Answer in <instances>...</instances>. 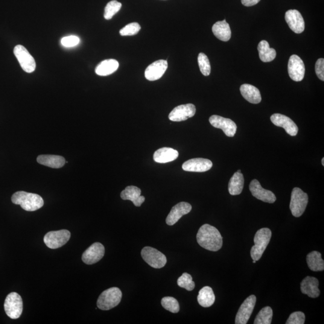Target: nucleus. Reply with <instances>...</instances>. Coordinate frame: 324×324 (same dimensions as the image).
I'll return each instance as SVG.
<instances>
[{
  "instance_id": "obj_5",
  "label": "nucleus",
  "mask_w": 324,
  "mask_h": 324,
  "mask_svg": "<svg viewBox=\"0 0 324 324\" xmlns=\"http://www.w3.org/2000/svg\"><path fill=\"white\" fill-rule=\"evenodd\" d=\"M308 204V195L302 189L295 188L291 194L290 208L294 217H300L305 212Z\"/></svg>"
},
{
  "instance_id": "obj_21",
  "label": "nucleus",
  "mask_w": 324,
  "mask_h": 324,
  "mask_svg": "<svg viewBox=\"0 0 324 324\" xmlns=\"http://www.w3.org/2000/svg\"><path fill=\"white\" fill-rule=\"evenodd\" d=\"M318 286L319 281L317 278L308 276L301 283V291L303 294L308 295L309 297L315 299L319 297L321 293Z\"/></svg>"
},
{
  "instance_id": "obj_38",
  "label": "nucleus",
  "mask_w": 324,
  "mask_h": 324,
  "mask_svg": "<svg viewBox=\"0 0 324 324\" xmlns=\"http://www.w3.org/2000/svg\"><path fill=\"white\" fill-rule=\"evenodd\" d=\"M306 317L302 312H296L290 315L286 324H304Z\"/></svg>"
},
{
  "instance_id": "obj_19",
  "label": "nucleus",
  "mask_w": 324,
  "mask_h": 324,
  "mask_svg": "<svg viewBox=\"0 0 324 324\" xmlns=\"http://www.w3.org/2000/svg\"><path fill=\"white\" fill-rule=\"evenodd\" d=\"M192 207L189 203L182 202L177 204L171 210L166 217V223L169 226L174 225L181 218L191 212Z\"/></svg>"
},
{
  "instance_id": "obj_27",
  "label": "nucleus",
  "mask_w": 324,
  "mask_h": 324,
  "mask_svg": "<svg viewBox=\"0 0 324 324\" xmlns=\"http://www.w3.org/2000/svg\"><path fill=\"white\" fill-rule=\"evenodd\" d=\"M119 67V63L117 61L114 59L105 60L96 67L95 72L96 74L105 77L111 75L116 71Z\"/></svg>"
},
{
  "instance_id": "obj_28",
  "label": "nucleus",
  "mask_w": 324,
  "mask_h": 324,
  "mask_svg": "<svg viewBox=\"0 0 324 324\" xmlns=\"http://www.w3.org/2000/svg\"><path fill=\"white\" fill-rule=\"evenodd\" d=\"M244 179L241 172H236L230 179L228 191L230 195L235 196L241 194L244 188Z\"/></svg>"
},
{
  "instance_id": "obj_10",
  "label": "nucleus",
  "mask_w": 324,
  "mask_h": 324,
  "mask_svg": "<svg viewBox=\"0 0 324 324\" xmlns=\"http://www.w3.org/2000/svg\"><path fill=\"white\" fill-rule=\"evenodd\" d=\"M256 297L254 295L247 297L242 303L236 314L235 323L236 324H246L255 308Z\"/></svg>"
},
{
  "instance_id": "obj_4",
  "label": "nucleus",
  "mask_w": 324,
  "mask_h": 324,
  "mask_svg": "<svg viewBox=\"0 0 324 324\" xmlns=\"http://www.w3.org/2000/svg\"><path fill=\"white\" fill-rule=\"evenodd\" d=\"M121 299L122 293L119 288L113 287L108 289L99 297L98 308L102 311H109L118 306Z\"/></svg>"
},
{
  "instance_id": "obj_9",
  "label": "nucleus",
  "mask_w": 324,
  "mask_h": 324,
  "mask_svg": "<svg viewBox=\"0 0 324 324\" xmlns=\"http://www.w3.org/2000/svg\"><path fill=\"white\" fill-rule=\"evenodd\" d=\"M13 52L19 61L20 67L25 72L30 74L35 71L36 68V61L24 46H16Z\"/></svg>"
},
{
  "instance_id": "obj_43",
  "label": "nucleus",
  "mask_w": 324,
  "mask_h": 324,
  "mask_svg": "<svg viewBox=\"0 0 324 324\" xmlns=\"http://www.w3.org/2000/svg\"><path fill=\"white\" fill-rule=\"evenodd\" d=\"M256 261H255V260H253V264H255V263H256Z\"/></svg>"
},
{
  "instance_id": "obj_18",
  "label": "nucleus",
  "mask_w": 324,
  "mask_h": 324,
  "mask_svg": "<svg viewBox=\"0 0 324 324\" xmlns=\"http://www.w3.org/2000/svg\"><path fill=\"white\" fill-rule=\"evenodd\" d=\"M285 20L294 33L300 34L305 30V24L303 17L297 10H288L285 13Z\"/></svg>"
},
{
  "instance_id": "obj_7",
  "label": "nucleus",
  "mask_w": 324,
  "mask_h": 324,
  "mask_svg": "<svg viewBox=\"0 0 324 324\" xmlns=\"http://www.w3.org/2000/svg\"><path fill=\"white\" fill-rule=\"evenodd\" d=\"M141 256L150 266L157 269L164 267L167 262V259L164 254L151 247L143 248Z\"/></svg>"
},
{
  "instance_id": "obj_6",
  "label": "nucleus",
  "mask_w": 324,
  "mask_h": 324,
  "mask_svg": "<svg viewBox=\"0 0 324 324\" xmlns=\"http://www.w3.org/2000/svg\"><path fill=\"white\" fill-rule=\"evenodd\" d=\"M4 311L11 319L16 320L20 317L23 311V302L21 297L16 293H11L5 300Z\"/></svg>"
},
{
  "instance_id": "obj_44",
  "label": "nucleus",
  "mask_w": 324,
  "mask_h": 324,
  "mask_svg": "<svg viewBox=\"0 0 324 324\" xmlns=\"http://www.w3.org/2000/svg\"><path fill=\"white\" fill-rule=\"evenodd\" d=\"M237 172H241V170H238Z\"/></svg>"
},
{
  "instance_id": "obj_3",
  "label": "nucleus",
  "mask_w": 324,
  "mask_h": 324,
  "mask_svg": "<svg viewBox=\"0 0 324 324\" xmlns=\"http://www.w3.org/2000/svg\"><path fill=\"white\" fill-rule=\"evenodd\" d=\"M272 232L270 229L264 227L258 230L254 237L255 245L250 250V255L253 260L258 261L261 258L268 244H269Z\"/></svg>"
},
{
  "instance_id": "obj_20",
  "label": "nucleus",
  "mask_w": 324,
  "mask_h": 324,
  "mask_svg": "<svg viewBox=\"0 0 324 324\" xmlns=\"http://www.w3.org/2000/svg\"><path fill=\"white\" fill-rule=\"evenodd\" d=\"M211 160L203 158L190 159L183 163L182 168L184 171L195 172H204L210 170L212 168Z\"/></svg>"
},
{
  "instance_id": "obj_2",
  "label": "nucleus",
  "mask_w": 324,
  "mask_h": 324,
  "mask_svg": "<svg viewBox=\"0 0 324 324\" xmlns=\"http://www.w3.org/2000/svg\"><path fill=\"white\" fill-rule=\"evenodd\" d=\"M11 201L27 212H34L44 205V201L40 195L32 193L19 191L12 195Z\"/></svg>"
},
{
  "instance_id": "obj_33",
  "label": "nucleus",
  "mask_w": 324,
  "mask_h": 324,
  "mask_svg": "<svg viewBox=\"0 0 324 324\" xmlns=\"http://www.w3.org/2000/svg\"><path fill=\"white\" fill-rule=\"evenodd\" d=\"M163 308L172 313L177 314L180 311V305L178 301L174 297H163L161 301Z\"/></svg>"
},
{
  "instance_id": "obj_14",
  "label": "nucleus",
  "mask_w": 324,
  "mask_h": 324,
  "mask_svg": "<svg viewBox=\"0 0 324 324\" xmlns=\"http://www.w3.org/2000/svg\"><path fill=\"white\" fill-rule=\"evenodd\" d=\"M196 113V107L194 105L188 104L180 105L174 108L169 113V119L172 121L180 122L194 116Z\"/></svg>"
},
{
  "instance_id": "obj_42",
  "label": "nucleus",
  "mask_w": 324,
  "mask_h": 324,
  "mask_svg": "<svg viewBox=\"0 0 324 324\" xmlns=\"http://www.w3.org/2000/svg\"><path fill=\"white\" fill-rule=\"evenodd\" d=\"M322 164L323 166H324V158H323L322 159Z\"/></svg>"
},
{
  "instance_id": "obj_40",
  "label": "nucleus",
  "mask_w": 324,
  "mask_h": 324,
  "mask_svg": "<svg viewBox=\"0 0 324 324\" xmlns=\"http://www.w3.org/2000/svg\"><path fill=\"white\" fill-rule=\"evenodd\" d=\"M315 72L318 77L321 81H324V59L320 58L318 59L315 64Z\"/></svg>"
},
{
  "instance_id": "obj_22",
  "label": "nucleus",
  "mask_w": 324,
  "mask_h": 324,
  "mask_svg": "<svg viewBox=\"0 0 324 324\" xmlns=\"http://www.w3.org/2000/svg\"><path fill=\"white\" fill-rule=\"evenodd\" d=\"M141 191L136 186H127L124 191L121 193V198L123 200L132 201L136 207H141L142 204L144 203L145 198L141 196Z\"/></svg>"
},
{
  "instance_id": "obj_36",
  "label": "nucleus",
  "mask_w": 324,
  "mask_h": 324,
  "mask_svg": "<svg viewBox=\"0 0 324 324\" xmlns=\"http://www.w3.org/2000/svg\"><path fill=\"white\" fill-rule=\"evenodd\" d=\"M198 62L201 73L204 76H209L211 73V65L208 57L205 54L200 53L198 55Z\"/></svg>"
},
{
  "instance_id": "obj_26",
  "label": "nucleus",
  "mask_w": 324,
  "mask_h": 324,
  "mask_svg": "<svg viewBox=\"0 0 324 324\" xmlns=\"http://www.w3.org/2000/svg\"><path fill=\"white\" fill-rule=\"evenodd\" d=\"M37 161L40 165L55 169L62 168L66 163L63 157L56 155H40L37 157Z\"/></svg>"
},
{
  "instance_id": "obj_25",
  "label": "nucleus",
  "mask_w": 324,
  "mask_h": 324,
  "mask_svg": "<svg viewBox=\"0 0 324 324\" xmlns=\"http://www.w3.org/2000/svg\"><path fill=\"white\" fill-rule=\"evenodd\" d=\"M212 31L215 36L223 42H227L231 37V30L226 19L215 23L213 26Z\"/></svg>"
},
{
  "instance_id": "obj_12",
  "label": "nucleus",
  "mask_w": 324,
  "mask_h": 324,
  "mask_svg": "<svg viewBox=\"0 0 324 324\" xmlns=\"http://www.w3.org/2000/svg\"><path fill=\"white\" fill-rule=\"evenodd\" d=\"M209 121L213 127L222 130L227 136L233 137L235 135L237 126L232 119L214 115L210 116Z\"/></svg>"
},
{
  "instance_id": "obj_17",
  "label": "nucleus",
  "mask_w": 324,
  "mask_h": 324,
  "mask_svg": "<svg viewBox=\"0 0 324 324\" xmlns=\"http://www.w3.org/2000/svg\"><path fill=\"white\" fill-rule=\"evenodd\" d=\"M168 61L159 60L151 64L145 71V77L147 80L154 81L159 80L164 75L168 69Z\"/></svg>"
},
{
  "instance_id": "obj_8",
  "label": "nucleus",
  "mask_w": 324,
  "mask_h": 324,
  "mask_svg": "<svg viewBox=\"0 0 324 324\" xmlns=\"http://www.w3.org/2000/svg\"><path fill=\"white\" fill-rule=\"evenodd\" d=\"M69 230L62 229L57 231L49 232L44 236L45 244L51 249H56L65 245L71 238Z\"/></svg>"
},
{
  "instance_id": "obj_32",
  "label": "nucleus",
  "mask_w": 324,
  "mask_h": 324,
  "mask_svg": "<svg viewBox=\"0 0 324 324\" xmlns=\"http://www.w3.org/2000/svg\"><path fill=\"white\" fill-rule=\"evenodd\" d=\"M273 312L272 309L269 306L262 308L257 315L254 324H270L272 321Z\"/></svg>"
},
{
  "instance_id": "obj_16",
  "label": "nucleus",
  "mask_w": 324,
  "mask_h": 324,
  "mask_svg": "<svg viewBox=\"0 0 324 324\" xmlns=\"http://www.w3.org/2000/svg\"><path fill=\"white\" fill-rule=\"evenodd\" d=\"M271 122L276 126L283 127L288 135L295 136L297 135L299 128L295 122L288 116L280 114V113H274L271 116Z\"/></svg>"
},
{
  "instance_id": "obj_39",
  "label": "nucleus",
  "mask_w": 324,
  "mask_h": 324,
  "mask_svg": "<svg viewBox=\"0 0 324 324\" xmlns=\"http://www.w3.org/2000/svg\"><path fill=\"white\" fill-rule=\"evenodd\" d=\"M80 43V39L77 36H69L62 38L61 43L64 47L72 48Z\"/></svg>"
},
{
  "instance_id": "obj_11",
  "label": "nucleus",
  "mask_w": 324,
  "mask_h": 324,
  "mask_svg": "<svg viewBox=\"0 0 324 324\" xmlns=\"http://www.w3.org/2000/svg\"><path fill=\"white\" fill-rule=\"evenodd\" d=\"M288 74L294 81L300 82L303 80L305 75V66L301 58L297 55H291L289 60Z\"/></svg>"
},
{
  "instance_id": "obj_29",
  "label": "nucleus",
  "mask_w": 324,
  "mask_h": 324,
  "mask_svg": "<svg viewBox=\"0 0 324 324\" xmlns=\"http://www.w3.org/2000/svg\"><path fill=\"white\" fill-rule=\"evenodd\" d=\"M198 302L203 308H210L215 302V295L212 288L205 287L201 289L198 296Z\"/></svg>"
},
{
  "instance_id": "obj_37",
  "label": "nucleus",
  "mask_w": 324,
  "mask_h": 324,
  "mask_svg": "<svg viewBox=\"0 0 324 324\" xmlns=\"http://www.w3.org/2000/svg\"><path fill=\"white\" fill-rule=\"evenodd\" d=\"M141 26L137 22L130 23V24L125 26L119 31V34L122 36H134L139 33L141 30Z\"/></svg>"
},
{
  "instance_id": "obj_34",
  "label": "nucleus",
  "mask_w": 324,
  "mask_h": 324,
  "mask_svg": "<svg viewBox=\"0 0 324 324\" xmlns=\"http://www.w3.org/2000/svg\"><path fill=\"white\" fill-rule=\"evenodd\" d=\"M122 4L116 0L108 2L105 8L104 17L107 20L112 18L116 13L121 9Z\"/></svg>"
},
{
  "instance_id": "obj_13",
  "label": "nucleus",
  "mask_w": 324,
  "mask_h": 324,
  "mask_svg": "<svg viewBox=\"0 0 324 324\" xmlns=\"http://www.w3.org/2000/svg\"><path fill=\"white\" fill-rule=\"evenodd\" d=\"M105 247L101 243H93L83 253L82 260L85 264L92 265L101 261L105 255Z\"/></svg>"
},
{
  "instance_id": "obj_15",
  "label": "nucleus",
  "mask_w": 324,
  "mask_h": 324,
  "mask_svg": "<svg viewBox=\"0 0 324 324\" xmlns=\"http://www.w3.org/2000/svg\"><path fill=\"white\" fill-rule=\"evenodd\" d=\"M249 189L253 196L264 203H275L276 197L272 192L262 188L260 183L257 180H253L249 186Z\"/></svg>"
},
{
  "instance_id": "obj_41",
  "label": "nucleus",
  "mask_w": 324,
  "mask_h": 324,
  "mask_svg": "<svg viewBox=\"0 0 324 324\" xmlns=\"http://www.w3.org/2000/svg\"><path fill=\"white\" fill-rule=\"evenodd\" d=\"M260 1L261 0H241V2L245 6L250 7L258 4Z\"/></svg>"
},
{
  "instance_id": "obj_31",
  "label": "nucleus",
  "mask_w": 324,
  "mask_h": 324,
  "mask_svg": "<svg viewBox=\"0 0 324 324\" xmlns=\"http://www.w3.org/2000/svg\"><path fill=\"white\" fill-rule=\"evenodd\" d=\"M308 267L312 271H323L324 270V261L321 257V253L317 251L309 253L306 258Z\"/></svg>"
},
{
  "instance_id": "obj_23",
  "label": "nucleus",
  "mask_w": 324,
  "mask_h": 324,
  "mask_svg": "<svg viewBox=\"0 0 324 324\" xmlns=\"http://www.w3.org/2000/svg\"><path fill=\"white\" fill-rule=\"evenodd\" d=\"M179 157V152L174 149L163 147L159 149L154 154V161L159 163H165L174 161Z\"/></svg>"
},
{
  "instance_id": "obj_30",
  "label": "nucleus",
  "mask_w": 324,
  "mask_h": 324,
  "mask_svg": "<svg viewBox=\"0 0 324 324\" xmlns=\"http://www.w3.org/2000/svg\"><path fill=\"white\" fill-rule=\"evenodd\" d=\"M258 50L259 58L264 63L272 61L276 57L275 49L270 48L269 43L266 40H262L259 43Z\"/></svg>"
},
{
  "instance_id": "obj_35",
  "label": "nucleus",
  "mask_w": 324,
  "mask_h": 324,
  "mask_svg": "<svg viewBox=\"0 0 324 324\" xmlns=\"http://www.w3.org/2000/svg\"><path fill=\"white\" fill-rule=\"evenodd\" d=\"M177 284L180 287L185 288L187 291H192L194 290L195 283L193 281L191 274L187 273L183 274L177 280Z\"/></svg>"
},
{
  "instance_id": "obj_24",
  "label": "nucleus",
  "mask_w": 324,
  "mask_h": 324,
  "mask_svg": "<svg viewBox=\"0 0 324 324\" xmlns=\"http://www.w3.org/2000/svg\"><path fill=\"white\" fill-rule=\"evenodd\" d=\"M240 92L246 101L253 104L260 103L262 100L260 92L255 86L250 84H243L240 87Z\"/></svg>"
},
{
  "instance_id": "obj_1",
  "label": "nucleus",
  "mask_w": 324,
  "mask_h": 324,
  "mask_svg": "<svg viewBox=\"0 0 324 324\" xmlns=\"http://www.w3.org/2000/svg\"><path fill=\"white\" fill-rule=\"evenodd\" d=\"M197 240L204 249L217 252L223 245V238L216 227L209 224H204L198 230Z\"/></svg>"
}]
</instances>
